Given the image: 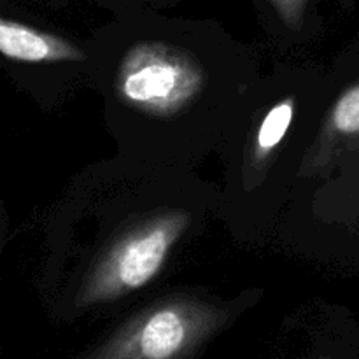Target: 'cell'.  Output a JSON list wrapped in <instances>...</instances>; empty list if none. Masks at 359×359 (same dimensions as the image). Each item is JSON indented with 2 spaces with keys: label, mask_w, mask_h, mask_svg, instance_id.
Masks as SVG:
<instances>
[{
  "label": "cell",
  "mask_w": 359,
  "mask_h": 359,
  "mask_svg": "<svg viewBox=\"0 0 359 359\" xmlns=\"http://www.w3.org/2000/svg\"><path fill=\"white\" fill-rule=\"evenodd\" d=\"M228 314L193 298L158 302L123 325L86 359H191Z\"/></svg>",
  "instance_id": "obj_2"
},
{
  "label": "cell",
  "mask_w": 359,
  "mask_h": 359,
  "mask_svg": "<svg viewBox=\"0 0 359 359\" xmlns=\"http://www.w3.org/2000/svg\"><path fill=\"white\" fill-rule=\"evenodd\" d=\"M269 2L277 11V14L284 21V25L294 28L304 20L305 9H307L311 0H269Z\"/></svg>",
  "instance_id": "obj_7"
},
{
  "label": "cell",
  "mask_w": 359,
  "mask_h": 359,
  "mask_svg": "<svg viewBox=\"0 0 359 359\" xmlns=\"http://www.w3.org/2000/svg\"><path fill=\"white\" fill-rule=\"evenodd\" d=\"M0 51L16 62H79L84 53L58 35L4 18L0 21Z\"/></svg>",
  "instance_id": "obj_4"
},
{
  "label": "cell",
  "mask_w": 359,
  "mask_h": 359,
  "mask_svg": "<svg viewBox=\"0 0 359 359\" xmlns=\"http://www.w3.org/2000/svg\"><path fill=\"white\" fill-rule=\"evenodd\" d=\"M205 88L207 72L195 55L165 41L133 44L114 76V93L126 109L161 119L191 109Z\"/></svg>",
  "instance_id": "obj_1"
},
{
  "label": "cell",
  "mask_w": 359,
  "mask_h": 359,
  "mask_svg": "<svg viewBox=\"0 0 359 359\" xmlns=\"http://www.w3.org/2000/svg\"><path fill=\"white\" fill-rule=\"evenodd\" d=\"M294 111H297L294 97H286L270 105L259 125L256 126L251 149L252 165L265 163L279 149V146L290 132L291 125H293Z\"/></svg>",
  "instance_id": "obj_5"
},
{
  "label": "cell",
  "mask_w": 359,
  "mask_h": 359,
  "mask_svg": "<svg viewBox=\"0 0 359 359\" xmlns=\"http://www.w3.org/2000/svg\"><path fill=\"white\" fill-rule=\"evenodd\" d=\"M349 137L359 133V83L337 100L328 116V135Z\"/></svg>",
  "instance_id": "obj_6"
},
{
  "label": "cell",
  "mask_w": 359,
  "mask_h": 359,
  "mask_svg": "<svg viewBox=\"0 0 359 359\" xmlns=\"http://www.w3.org/2000/svg\"><path fill=\"white\" fill-rule=\"evenodd\" d=\"M189 221L182 210H165L130 228L88 273L76 304L79 307L107 304L151 283Z\"/></svg>",
  "instance_id": "obj_3"
}]
</instances>
